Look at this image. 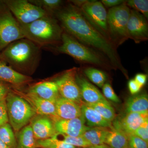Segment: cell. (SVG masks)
Segmentation results:
<instances>
[{"label": "cell", "instance_id": "cell-6", "mask_svg": "<svg viewBox=\"0 0 148 148\" xmlns=\"http://www.w3.org/2000/svg\"><path fill=\"white\" fill-rule=\"evenodd\" d=\"M130 9L126 2L112 8L108 12V27L112 41L121 44L129 38L127 34V22Z\"/></svg>", "mask_w": 148, "mask_h": 148}, {"label": "cell", "instance_id": "cell-17", "mask_svg": "<svg viewBox=\"0 0 148 148\" xmlns=\"http://www.w3.org/2000/svg\"><path fill=\"white\" fill-rule=\"evenodd\" d=\"M28 93L55 103L60 97L57 85L54 81L39 83L29 88Z\"/></svg>", "mask_w": 148, "mask_h": 148}, {"label": "cell", "instance_id": "cell-38", "mask_svg": "<svg viewBox=\"0 0 148 148\" xmlns=\"http://www.w3.org/2000/svg\"><path fill=\"white\" fill-rule=\"evenodd\" d=\"M9 92L8 88L4 83L0 82V100L5 99Z\"/></svg>", "mask_w": 148, "mask_h": 148}, {"label": "cell", "instance_id": "cell-26", "mask_svg": "<svg viewBox=\"0 0 148 148\" xmlns=\"http://www.w3.org/2000/svg\"><path fill=\"white\" fill-rule=\"evenodd\" d=\"M0 140L10 148H16V138L12 127L8 123L0 126Z\"/></svg>", "mask_w": 148, "mask_h": 148}, {"label": "cell", "instance_id": "cell-18", "mask_svg": "<svg viewBox=\"0 0 148 148\" xmlns=\"http://www.w3.org/2000/svg\"><path fill=\"white\" fill-rule=\"evenodd\" d=\"M24 99L33 107L36 113L53 118V121L58 119L54 103L43 99L36 95L28 93Z\"/></svg>", "mask_w": 148, "mask_h": 148}, {"label": "cell", "instance_id": "cell-42", "mask_svg": "<svg viewBox=\"0 0 148 148\" xmlns=\"http://www.w3.org/2000/svg\"><path fill=\"white\" fill-rule=\"evenodd\" d=\"M75 148H77L76 147Z\"/></svg>", "mask_w": 148, "mask_h": 148}, {"label": "cell", "instance_id": "cell-14", "mask_svg": "<svg viewBox=\"0 0 148 148\" xmlns=\"http://www.w3.org/2000/svg\"><path fill=\"white\" fill-rule=\"evenodd\" d=\"M76 81L79 87L82 100L86 104L99 102L108 103L98 88L83 77L76 74Z\"/></svg>", "mask_w": 148, "mask_h": 148}, {"label": "cell", "instance_id": "cell-7", "mask_svg": "<svg viewBox=\"0 0 148 148\" xmlns=\"http://www.w3.org/2000/svg\"><path fill=\"white\" fill-rule=\"evenodd\" d=\"M24 38L20 24L3 0H0V52L11 43Z\"/></svg>", "mask_w": 148, "mask_h": 148}, {"label": "cell", "instance_id": "cell-22", "mask_svg": "<svg viewBox=\"0 0 148 148\" xmlns=\"http://www.w3.org/2000/svg\"><path fill=\"white\" fill-rule=\"evenodd\" d=\"M127 113L148 112V97L146 94L133 95L127 99L125 104Z\"/></svg>", "mask_w": 148, "mask_h": 148}, {"label": "cell", "instance_id": "cell-29", "mask_svg": "<svg viewBox=\"0 0 148 148\" xmlns=\"http://www.w3.org/2000/svg\"><path fill=\"white\" fill-rule=\"evenodd\" d=\"M37 148H75L69 144H66L62 140L57 138H48L44 140H36Z\"/></svg>", "mask_w": 148, "mask_h": 148}, {"label": "cell", "instance_id": "cell-2", "mask_svg": "<svg viewBox=\"0 0 148 148\" xmlns=\"http://www.w3.org/2000/svg\"><path fill=\"white\" fill-rule=\"evenodd\" d=\"M40 55V47L24 38L11 43L2 51L0 59L19 73H31L38 65Z\"/></svg>", "mask_w": 148, "mask_h": 148}, {"label": "cell", "instance_id": "cell-24", "mask_svg": "<svg viewBox=\"0 0 148 148\" xmlns=\"http://www.w3.org/2000/svg\"><path fill=\"white\" fill-rule=\"evenodd\" d=\"M17 134L16 148H37L36 140L30 125L24 126Z\"/></svg>", "mask_w": 148, "mask_h": 148}, {"label": "cell", "instance_id": "cell-41", "mask_svg": "<svg viewBox=\"0 0 148 148\" xmlns=\"http://www.w3.org/2000/svg\"><path fill=\"white\" fill-rule=\"evenodd\" d=\"M0 148H10L2 140H0Z\"/></svg>", "mask_w": 148, "mask_h": 148}, {"label": "cell", "instance_id": "cell-39", "mask_svg": "<svg viewBox=\"0 0 148 148\" xmlns=\"http://www.w3.org/2000/svg\"><path fill=\"white\" fill-rule=\"evenodd\" d=\"M134 79L142 87L147 82V76L145 74H138L135 76Z\"/></svg>", "mask_w": 148, "mask_h": 148}, {"label": "cell", "instance_id": "cell-32", "mask_svg": "<svg viewBox=\"0 0 148 148\" xmlns=\"http://www.w3.org/2000/svg\"><path fill=\"white\" fill-rule=\"evenodd\" d=\"M127 148H148V143L133 134H129Z\"/></svg>", "mask_w": 148, "mask_h": 148}, {"label": "cell", "instance_id": "cell-33", "mask_svg": "<svg viewBox=\"0 0 148 148\" xmlns=\"http://www.w3.org/2000/svg\"><path fill=\"white\" fill-rule=\"evenodd\" d=\"M103 92L104 97L109 100L115 103H119L120 102L119 98L116 95L110 84L107 83L104 84L103 86Z\"/></svg>", "mask_w": 148, "mask_h": 148}, {"label": "cell", "instance_id": "cell-10", "mask_svg": "<svg viewBox=\"0 0 148 148\" xmlns=\"http://www.w3.org/2000/svg\"><path fill=\"white\" fill-rule=\"evenodd\" d=\"M76 70L68 71L55 80L59 94L61 97L81 105L82 100L79 87L76 81Z\"/></svg>", "mask_w": 148, "mask_h": 148}, {"label": "cell", "instance_id": "cell-34", "mask_svg": "<svg viewBox=\"0 0 148 148\" xmlns=\"http://www.w3.org/2000/svg\"><path fill=\"white\" fill-rule=\"evenodd\" d=\"M132 134L148 143V120L143 123Z\"/></svg>", "mask_w": 148, "mask_h": 148}, {"label": "cell", "instance_id": "cell-12", "mask_svg": "<svg viewBox=\"0 0 148 148\" xmlns=\"http://www.w3.org/2000/svg\"><path fill=\"white\" fill-rule=\"evenodd\" d=\"M56 133L71 137L82 136L86 130L89 128L85 125L82 115L79 117L71 119H58L53 121Z\"/></svg>", "mask_w": 148, "mask_h": 148}, {"label": "cell", "instance_id": "cell-23", "mask_svg": "<svg viewBox=\"0 0 148 148\" xmlns=\"http://www.w3.org/2000/svg\"><path fill=\"white\" fill-rule=\"evenodd\" d=\"M109 130L108 127H90L85 131L82 136L91 145H99L105 144Z\"/></svg>", "mask_w": 148, "mask_h": 148}, {"label": "cell", "instance_id": "cell-3", "mask_svg": "<svg viewBox=\"0 0 148 148\" xmlns=\"http://www.w3.org/2000/svg\"><path fill=\"white\" fill-rule=\"evenodd\" d=\"M24 37L40 47L51 45L61 40L63 29L58 20L47 15L30 24L21 25Z\"/></svg>", "mask_w": 148, "mask_h": 148}, {"label": "cell", "instance_id": "cell-20", "mask_svg": "<svg viewBox=\"0 0 148 148\" xmlns=\"http://www.w3.org/2000/svg\"><path fill=\"white\" fill-rule=\"evenodd\" d=\"M82 114L89 127H112V122L106 120L94 109L85 105L83 102L81 105Z\"/></svg>", "mask_w": 148, "mask_h": 148}, {"label": "cell", "instance_id": "cell-37", "mask_svg": "<svg viewBox=\"0 0 148 148\" xmlns=\"http://www.w3.org/2000/svg\"><path fill=\"white\" fill-rule=\"evenodd\" d=\"M125 1L122 0H103L101 3L108 7H114L123 3Z\"/></svg>", "mask_w": 148, "mask_h": 148}, {"label": "cell", "instance_id": "cell-28", "mask_svg": "<svg viewBox=\"0 0 148 148\" xmlns=\"http://www.w3.org/2000/svg\"><path fill=\"white\" fill-rule=\"evenodd\" d=\"M84 73L90 81L98 87H103L107 79L106 74L104 72L95 68H89L86 69Z\"/></svg>", "mask_w": 148, "mask_h": 148}, {"label": "cell", "instance_id": "cell-15", "mask_svg": "<svg viewBox=\"0 0 148 148\" xmlns=\"http://www.w3.org/2000/svg\"><path fill=\"white\" fill-rule=\"evenodd\" d=\"M148 120V112L127 113L119 121L114 123V127L119 128L126 134H131L145 122Z\"/></svg>", "mask_w": 148, "mask_h": 148}, {"label": "cell", "instance_id": "cell-27", "mask_svg": "<svg viewBox=\"0 0 148 148\" xmlns=\"http://www.w3.org/2000/svg\"><path fill=\"white\" fill-rule=\"evenodd\" d=\"M29 1L33 4L42 9L50 15L55 14L60 9V6L63 2L60 0H32Z\"/></svg>", "mask_w": 148, "mask_h": 148}, {"label": "cell", "instance_id": "cell-13", "mask_svg": "<svg viewBox=\"0 0 148 148\" xmlns=\"http://www.w3.org/2000/svg\"><path fill=\"white\" fill-rule=\"evenodd\" d=\"M30 126L36 140L53 138L56 134L53 121L45 116H36L31 120Z\"/></svg>", "mask_w": 148, "mask_h": 148}, {"label": "cell", "instance_id": "cell-1", "mask_svg": "<svg viewBox=\"0 0 148 148\" xmlns=\"http://www.w3.org/2000/svg\"><path fill=\"white\" fill-rule=\"evenodd\" d=\"M55 14L65 32L84 45L104 54L116 68L124 70L113 43L90 24L78 7L70 4Z\"/></svg>", "mask_w": 148, "mask_h": 148}, {"label": "cell", "instance_id": "cell-31", "mask_svg": "<svg viewBox=\"0 0 148 148\" xmlns=\"http://www.w3.org/2000/svg\"><path fill=\"white\" fill-rule=\"evenodd\" d=\"M129 7L143 14L146 18H148V1L147 0H130L126 2Z\"/></svg>", "mask_w": 148, "mask_h": 148}, {"label": "cell", "instance_id": "cell-19", "mask_svg": "<svg viewBox=\"0 0 148 148\" xmlns=\"http://www.w3.org/2000/svg\"><path fill=\"white\" fill-rule=\"evenodd\" d=\"M30 80V77L15 71L0 59V82L20 85Z\"/></svg>", "mask_w": 148, "mask_h": 148}, {"label": "cell", "instance_id": "cell-9", "mask_svg": "<svg viewBox=\"0 0 148 148\" xmlns=\"http://www.w3.org/2000/svg\"><path fill=\"white\" fill-rule=\"evenodd\" d=\"M79 8L90 24L105 38L112 41L108 27V12L101 2L86 1Z\"/></svg>", "mask_w": 148, "mask_h": 148}, {"label": "cell", "instance_id": "cell-4", "mask_svg": "<svg viewBox=\"0 0 148 148\" xmlns=\"http://www.w3.org/2000/svg\"><path fill=\"white\" fill-rule=\"evenodd\" d=\"M5 102L8 121L15 131L26 126L36 114L26 99L13 92L9 91Z\"/></svg>", "mask_w": 148, "mask_h": 148}, {"label": "cell", "instance_id": "cell-35", "mask_svg": "<svg viewBox=\"0 0 148 148\" xmlns=\"http://www.w3.org/2000/svg\"><path fill=\"white\" fill-rule=\"evenodd\" d=\"M8 122L5 99L0 100V126Z\"/></svg>", "mask_w": 148, "mask_h": 148}, {"label": "cell", "instance_id": "cell-40", "mask_svg": "<svg viewBox=\"0 0 148 148\" xmlns=\"http://www.w3.org/2000/svg\"><path fill=\"white\" fill-rule=\"evenodd\" d=\"M84 148H111L108 146L106 145V144H103V145H92L87 147Z\"/></svg>", "mask_w": 148, "mask_h": 148}, {"label": "cell", "instance_id": "cell-8", "mask_svg": "<svg viewBox=\"0 0 148 148\" xmlns=\"http://www.w3.org/2000/svg\"><path fill=\"white\" fill-rule=\"evenodd\" d=\"M21 25H26L43 16L49 15L42 9L27 0H3Z\"/></svg>", "mask_w": 148, "mask_h": 148}, {"label": "cell", "instance_id": "cell-5", "mask_svg": "<svg viewBox=\"0 0 148 148\" xmlns=\"http://www.w3.org/2000/svg\"><path fill=\"white\" fill-rule=\"evenodd\" d=\"M61 44L57 47L60 53L68 54L78 61L99 66L106 65L101 56L71 35L63 32Z\"/></svg>", "mask_w": 148, "mask_h": 148}, {"label": "cell", "instance_id": "cell-11", "mask_svg": "<svg viewBox=\"0 0 148 148\" xmlns=\"http://www.w3.org/2000/svg\"><path fill=\"white\" fill-rule=\"evenodd\" d=\"M127 30L129 38L134 40L136 42L146 40L148 36L147 18L137 11L130 9Z\"/></svg>", "mask_w": 148, "mask_h": 148}, {"label": "cell", "instance_id": "cell-25", "mask_svg": "<svg viewBox=\"0 0 148 148\" xmlns=\"http://www.w3.org/2000/svg\"><path fill=\"white\" fill-rule=\"evenodd\" d=\"M83 103L86 106L94 109L106 120L112 122L114 119L115 117L114 110L109 102H99L93 104H86L84 102Z\"/></svg>", "mask_w": 148, "mask_h": 148}, {"label": "cell", "instance_id": "cell-21", "mask_svg": "<svg viewBox=\"0 0 148 148\" xmlns=\"http://www.w3.org/2000/svg\"><path fill=\"white\" fill-rule=\"evenodd\" d=\"M128 135L116 127L110 128L105 144L111 148H127Z\"/></svg>", "mask_w": 148, "mask_h": 148}, {"label": "cell", "instance_id": "cell-16", "mask_svg": "<svg viewBox=\"0 0 148 148\" xmlns=\"http://www.w3.org/2000/svg\"><path fill=\"white\" fill-rule=\"evenodd\" d=\"M56 113L58 118L71 119L81 116V108L79 104L60 96L55 103Z\"/></svg>", "mask_w": 148, "mask_h": 148}, {"label": "cell", "instance_id": "cell-36", "mask_svg": "<svg viewBox=\"0 0 148 148\" xmlns=\"http://www.w3.org/2000/svg\"><path fill=\"white\" fill-rule=\"evenodd\" d=\"M128 86L130 91L132 95L137 94L142 88L135 79H131L129 81Z\"/></svg>", "mask_w": 148, "mask_h": 148}, {"label": "cell", "instance_id": "cell-30", "mask_svg": "<svg viewBox=\"0 0 148 148\" xmlns=\"http://www.w3.org/2000/svg\"><path fill=\"white\" fill-rule=\"evenodd\" d=\"M56 135L58 137H61V138L53 137L62 140L66 144L75 147H79L84 148L92 146L91 144L86 140L85 138H84L82 136H79V137H71V136L58 133H56Z\"/></svg>", "mask_w": 148, "mask_h": 148}]
</instances>
